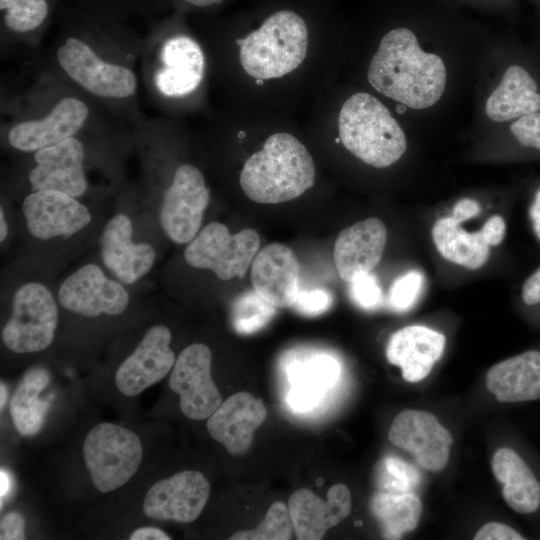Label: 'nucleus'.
<instances>
[{
  "label": "nucleus",
  "instance_id": "f257e3e1",
  "mask_svg": "<svg viewBox=\"0 0 540 540\" xmlns=\"http://www.w3.org/2000/svg\"><path fill=\"white\" fill-rule=\"evenodd\" d=\"M493 37L449 23H405L383 33L366 67L370 87L413 126L433 124L472 90Z\"/></svg>",
  "mask_w": 540,
  "mask_h": 540
},
{
  "label": "nucleus",
  "instance_id": "f03ea898",
  "mask_svg": "<svg viewBox=\"0 0 540 540\" xmlns=\"http://www.w3.org/2000/svg\"><path fill=\"white\" fill-rule=\"evenodd\" d=\"M519 44L492 38L478 63L472 85L471 135L483 134L540 111V74Z\"/></svg>",
  "mask_w": 540,
  "mask_h": 540
},
{
  "label": "nucleus",
  "instance_id": "7ed1b4c3",
  "mask_svg": "<svg viewBox=\"0 0 540 540\" xmlns=\"http://www.w3.org/2000/svg\"><path fill=\"white\" fill-rule=\"evenodd\" d=\"M377 96L357 91L346 98L338 114V137L344 148L362 163L387 169L409 150L406 123Z\"/></svg>",
  "mask_w": 540,
  "mask_h": 540
},
{
  "label": "nucleus",
  "instance_id": "20e7f679",
  "mask_svg": "<svg viewBox=\"0 0 540 540\" xmlns=\"http://www.w3.org/2000/svg\"><path fill=\"white\" fill-rule=\"evenodd\" d=\"M315 181V165L307 148L285 132L269 136L263 148L243 165L240 185L245 195L260 204L293 200Z\"/></svg>",
  "mask_w": 540,
  "mask_h": 540
},
{
  "label": "nucleus",
  "instance_id": "39448f33",
  "mask_svg": "<svg viewBox=\"0 0 540 540\" xmlns=\"http://www.w3.org/2000/svg\"><path fill=\"white\" fill-rule=\"evenodd\" d=\"M240 62L255 79L282 77L295 70L305 59L308 30L295 12L281 10L246 37L237 40Z\"/></svg>",
  "mask_w": 540,
  "mask_h": 540
},
{
  "label": "nucleus",
  "instance_id": "423d86ee",
  "mask_svg": "<svg viewBox=\"0 0 540 540\" xmlns=\"http://www.w3.org/2000/svg\"><path fill=\"white\" fill-rule=\"evenodd\" d=\"M83 456L94 486L102 493L127 483L140 467L143 449L131 430L113 423H100L87 434Z\"/></svg>",
  "mask_w": 540,
  "mask_h": 540
},
{
  "label": "nucleus",
  "instance_id": "0eeeda50",
  "mask_svg": "<svg viewBox=\"0 0 540 540\" xmlns=\"http://www.w3.org/2000/svg\"><path fill=\"white\" fill-rule=\"evenodd\" d=\"M57 324L58 309L49 289L40 283H26L13 296L2 339L12 352H39L52 343Z\"/></svg>",
  "mask_w": 540,
  "mask_h": 540
},
{
  "label": "nucleus",
  "instance_id": "6e6552de",
  "mask_svg": "<svg viewBox=\"0 0 540 540\" xmlns=\"http://www.w3.org/2000/svg\"><path fill=\"white\" fill-rule=\"evenodd\" d=\"M260 247V236L254 229L231 234L222 223L205 226L184 252L186 262L195 268L213 271L221 280L243 278Z\"/></svg>",
  "mask_w": 540,
  "mask_h": 540
},
{
  "label": "nucleus",
  "instance_id": "1a4fd4ad",
  "mask_svg": "<svg viewBox=\"0 0 540 540\" xmlns=\"http://www.w3.org/2000/svg\"><path fill=\"white\" fill-rule=\"evenodd\" d=\"M210 199L201 172L190 164L175 171L160 211V224L175 243H189L198 234Z\"/></svg>",
  "mask_w": 540,
  "mask_h": 540
},
{
  "label": "nucleus",
  "instance_id": "9d476101",
  "mask_svg": "<svg viewBox=\"0 0 540 540\" xmlns=\"http://www.w3.org/2000/svg\"><path fill=\"white\" fill-rule=\"evenodd\" d=\"M212 355L202 343L186 347L178 356L169 378V387L180 397L182 413L192 420L209 418L222 398L211 378Z\"/></svg>",
  "mask_w": 540,
  "mask_h": 540
},
{
  "label": "nucleus",
  "instance_id": "9b49d317",
  "mask_svg": "<svg viewBox=\"0 0 540 540\" xmlns=\"http://www.w3.org/2000/svg\"><path fill=\"white\" fill-rule=\"evenodd\" d=\"M57 59L66 74L88 92L105 98L134 94L137 82L126 67L100 59L84 42L70 37L59 48Z\"/></svg>",
  "mask_w": 540,
  "mask_h": 540
},
{
  "label": "nucleus",
  "instance_id": "f8f14e48",
  "mask_svg": "<svg viewBox=\"0 0 540 540\" xmlns=\"http://www.w3.org/2000/svg\"><path fill=\"white\" fill-rule=\"evenodd\" d=\"M210 483L199 471L186 470L155 482L143 501V512L151 519L189 523L203 511Z\"/></svg>",
  "mask_w": 540,
  "mask_h": 540
},
{
  "label": "nucleus",
  "instance_id": "ddd939ff",
  "mask_svg": "<svg viewBox=\"0 0 540 540\" xmlns=\"http://www.w3.org/2000/svg\"><path fill=\"white\" fill-rule=\"evenodd\" d=\"M388 438L393 445L410 452L420 466L433 472L446 466L453 442L450 432L433 414L419 410L399 413Z\"/></svg>",
  "mask_w": 540,
  "mask_h": 540
},
{
  "label": "nucleus",
  "instance_id": "4468645a",
  "mask_svg": "<svg viewBox=\"0 0 540 540\" xmlns=\"http://www.w3.org/2000/svg\"><path fill=\"white\" fill-rule=\"evenodd\" d=\"M58 299L63 308L86 317L118 315L129 303L126 289L108 279L95 264L84 265L68 276L59 288Z\"/></svg>",
  "mask_w": 540,
  "mask_h": 540
},
{
  "label": "nucleus",
  "instance_id": "2eb2a0df",
  "mask_svg": "<svg viewBox=\"0 0 540 540\" xmlns=\"http://www.w3.org/2000/svg\"><path fill=\"white\" fill-rule=\"evenodd\" d=\"M171 332L164 325L150 327L135 350L115 373L118 390L133 397L162 380L175 364Z\"/></svg>",
  "mask_w": 540,
  "mask_h": 540
},
{
  "label": "nucleus",
  "instance_id": "dca6fc26",
  "mask_svg": "<svg viewBox=\"0 0 540 540\" xmlns=\"http://www.w3.org/2000/svg\"><path fill=\"white\" fill-rule=\"evenodd\" d=\"M22 210L28 231L42 240L69 237L91 221V215L84 205L57 190H38L29 194Z\"/></svg>",
  "mask_w": 540,
  "mask_h": 540
},
{
  "label": "nucleus",
  "instance_id": "f3484780",
  "mask_svg": "<svg viewBox=\"0 0 540 540\" xmlns=\"http://www.w3.org/2000/svg\"><path fill=\"white\" fill-rule=\"evenodd\" d=\"M34 159L36 166L28 178L35 191L57 190L74 198L85 193L84 149L78 139L70 137L37 150Z\"/></svg>",
  "mask_w": 540,
  "mask_h": 540
},
{
  "label": "nucleus",
  "instance_id": "a211bd4d",
  "mask_svg": "<svg viewBox=\"0 0 540 540\" xmlns=\"http://www.w3.org/2000/svg\"><path fill=\"white\" fill-rule=\"evenodd\" d=\"M253 289L277 308L294 305L300 292V265L293 250L270 243L259 251L251 265Z\"/></svg>",
  "mask_w": 540,
  "mask_h": 540
},
{
  "label": "nucleus",
  "instance_id": "6ab92c4d",
  "mask_svg": "<svg viewBox=\"0 0 540 540\" xmlns=\"http://www.w3.org/2000/svg\"><path fill=\"white\" fill-rule=\"evenodd\" d=\"M288 382L286 403L297 413L317 408L326 394L337 383L339 362L323 352L292 357L284 368Z\"/></svg>",
  "mask_w": 540,
  "mask_h": 540
},
{
  "label": "nucleus",
  "instance_id": "aec40b11",
  "mask_svg": "<svg viewBox=\"0 0 540 540\" xmlns=\"http://www.w3.org/2000/svg\"><path fill=\"white\" fill-rule=\"evenodd\" d=\"M288 509L296 538L319 540L350 514V490L344 484L333 485L325 502L311 490L302 488L289 497Z\"/></svg>",
  "mask_w": 540,
  "mask_h": 540
},
{
  "label": "nucleus",
  "instance_id": "412c9836",
  "mask_svg": "<svg viewBox=\"0 0 540 540\" xmlns=\"http://www.w3.org/2000/svg\"><path fill=\"white\" fill-rule=\"evenodd\" d=\"M267 409L261 399L238 392L221 403L208 418L210 436L232 455H241L250 447L255 430L262 425Z\"/></svg>",
  "mask_w": 540,
  "mask_h": 540
},
{
  "label": "nucleus",
  "instance_id": "4be33fe9",
  "mask_svg": "<svg viewBox=\"0 0 540 540\" xmlns=\"http://www.w3.org/2000/svg\"><path fill=\"white\" fill-rule=\"evenodd\" d=\"M386 241L387 229L375 217L343 229L335 241L333 251L339 277L350 282L360 273L371 272L381 260Z\"/></svg>",
  "mask_w": 540,
  "mask_h": 540
},
{
  "label": "nucleus",
  "instance_id": "5701e85b",
  "mask_svg": "<svg viewBox=\"0 0 540 540\" xmlns=\"http://www.w3.org/2000/svg\"><path fill=\"white\" fill-rule=\"evenodd\" d=\"M88 113L87 106L81 100L64 98L45 118L15 125L9 132L8 141L20 151L36 152L73 137L84 125Z\"/></svg>",
  "mask_w": 540,
  "mask_h": 540
},
{
  "label": "nucleus",
  "instance_id": "b1692460",
  "mask_svg": "<svg viewBox=\"0 0 540 540\" xmlns=\"http://www.w3.org/2000/svg\"><path fill=\"white\" fill-rule=\"evenodd\" d=\"M101 257L108 269L125 284H132L150 271L155 260L153 247L132 241V224L124 214L111 218L100 237Z\"/></svg>",
  "mask_w": 540,
  "mask_h": 540
},
{
  "label": "nucleus",
  "instance_id": "393cba45",
  "mask_svg": "<svg viewBox=\"0 0 540 540\" xmlns=\"http://www.w3.org/2000/svg\"><path fill=\"white\" fill-rule=\"evenodd\" d=\"M445 336L422 325L404 327L394 332L386 347L389 363L401 368L407 382H418L432 370L445 347Z\"/></svg>",
  "mask_w": 540,
  "mask_h": 540
},
{
  "label": "nucleus",
  "instance_id": "a878e982",
  "mask_svg": "<svg viewBox=\"0 0 540 540\" xmlns=\"http://www.w3.org/2000/svg\"><path fill=\"white\" fill-rule=\"evenodd\" d=\"M162 67L157 71L155 84L165 96H184L200 84L205 71V59L200 46L191 38L176 36L168 39L161 49Z\"/></svg>",
  "mask_w": 540,
  "mask_h": 540
},
{
  "label": "nucleus",
  "instance_id": "bb28decb",
  "mask_svg": "<svg viewBox=\"0 0 540 540\" xmlns=\"http://www.w3.org/2000/svg\"><path fill=\"white\" fill-rule=\"evenodd\" d=\"M486 385L500 402L540 399V351H526L495 364L487 372Z\"/></svg>",
  "mask_w": 540,
  "mask_h": 540
},
{
  "label": "nucleus",
  "instance_id": "cd10ccee",
  "mask_svg": "<svg viewBox=\"0 0 540 540\" xmlns=\"http://www.w3.org/2000/svg\"><path fill=\"white\" fill-rule=\"evenodd\" d=\"M492 471L502 484L507 504L521 514L532 513L540 505V483L524 462L509 448H500L492 459Z\"/></svg>",
  "mask_w": 540,
  "mask_h": 540
},
{
  "label": "nucleus",
  "instance_id": "c85d7f7f",
  "mask_svg": "<svg viewBox=\"0 0 540 540\" xmlns=\"http://www.w3.org/2000/svg\"><path fill=\"white\" fill-rule=\"evenodd\" d=\"M432 239L442 257L468 269L482 267L489 258L490 246L480 232H467L451 216L436 221Z\"/></svg>",
  "mask_w": 540,
  "mask_h": 540
},
{
  "label": "nucleus",
  "instance_id": "c756f323",
  "mask_svg": "<svg viewBox=\"0 0 540 540\" xmlns=\"http://www.w3.org/2000/svg\"><path fill=\"white\" fill-rule=\"evenodd\" d=\"M49 381L47 370L35 367L27 371L17 385L11 398L10 413L20 434H36L43 426L48 402L39 395Z\"/></svg>",
  "mask_w": 540,
  "mask_h": 540
},
{
  "label": "nucleus",
  "instance_id": "7c9ffc66",
  "mask_svg": "<svg viewBox=\"0 0 540 540\" xmlns=\"http://www.w3.org/2000/svg\"><path fill=\"white\" fill-rule=\"evenodd\" d=\"M370 507L388 539H399L414 530L422 513L421 501L412 492L380 491L373 496Z\"/></svg>",
  "mask_w": 540,
  "mask_h": 540
},
{
  "label": "nucleus",
  "instance_id": "2f4dec72",
  "mask_svg": "<svg viewBox=\"0 0 540 540\" xmlns=\"http://www.w3.org/2000/svg\"><path fill=\"white\" fill-rule=\"evenodd\" d=\"M511 146L540 153V111L492 129L478 140V151L492 152Z\"/></svg>",
  "mask_w": 540,
  "mask_h": 540
},
{
  "label": "nucleus",
  "instance_id": "473e14b6",
  "mask_svg": "<svg viewBox=\"0 0 540 540\" xmlns=\"http://www.w3.org/2000/svg\"><path fill=\"white\" fill-rule=\"evenodd\" d=\"M277 307L254 289L242 293L232 307V325L241 335H250L265 327L276 315Z\"/></svg>",
  "mask_w": 540,
  "mask_h": 540
},
{
  "label": "nucleus",
  "instance_id": "72a5a7b5",
  "mask_svg": "<svg viewBox=\"0 0 540 540\" xmlns=\"http://www.w3.org/2000/svg\"><path fill=\"white\" fill-rule=\"evenodd\" d=\"M4 23L11 31L23 33L36 29L49 12L47 0H0Z\"/></svg>",
  "mask_w": 540,
  "mask_h": 540
},
{
  "label": "nucleus",
  "instance_id": "f704fd0d",
  "mask_svg": "<svg viewBox=\"0 0 540 540\" xmlns=\"http://www.w3.org/2000/svg\"><path fill=\"white\" fill-rule=\"evenodd\" d=\"M293 524L288 506L275 502L268 509L264 520L251 530L233 534L231 540H288L292 536Z\"/></svg>",
  "mask_w": 540,
  "mask_h": 540
},
{
  "label": "nucleus",
  "instance_id": "c9c22d12",
  "mask_svg": "<svg viewBox=\"0 0 540 540\" xmlns=\"http://www.w3.org/2000/svg\"><path fill=\"white\" fill-rule=\"evenodd\" d=\"M420 479L419 471L411 464L395 457L383 460L380 475L382 491L411 492L420 483Z\"/></svg>",
  "mask_w": 540,
  "mask_h": 540
},
{
  "label": "nucleus",
  "instance_id": "e433bc0d",
  "mask_svg": "<svg viewBox=\"0 0 540 540\" xmlns=\"http://www.w3.org/2000/svg\"><path fill=\"white\" fill-rule=\"evenodd\" d=\"M424 284V277L417 270L409 271L398 277L392 284L388 302L397 312L410 309L419 297Z\"/></svg>",
  "mask_w": 540,
  "mask_h": 540
},
{
  "label": "nucleus",
  "instance_id": "4c0bfd02",
  "mask_svg": "<svg viewBox=\"0 0 540 540\" xmlns=\"http://www.w3.org/2000/svg\"><path fill=\"white\" fill-rule=\"evenodd\" d=\"M350 283V296L352 300L363 309H374L382 301V290L371 273H360Z\"/></svg>",
  "mask_w": 540,
  "mask_h": 540
},
{
  "label": "nucleus",
  "instance_id": "58836bf2",
  "mask_svg": "<svg viewBox=\"0 0 540 540\" xmlns=\"http://www.w3.org/2000/svg\"><path fill=\"white\" fill-rule=\"evenodd\" d=\"M332 304L331 295L321 289L300 290L294 303V308L306 316H316L324 313Z\"/></svg>",
  "mask_w": 540,
  "mask_h": 540
},
{
  "label": "nucleus",
  "instance_id": "ea45409f",
  "mask_svg": "<svg viewBox=\"0 0 540 540\" xmlns=\"http://www.w3.org/2000/svg\"><path fill=\"white\" fill-rule=\"evenodd\" d=\"M25 538V520L23 516L16 511L6 513L0 521V539L22 540Z\"/></svg>",
  "mask_w": 540,
  "mask_h": 540
},
{
  "label": "nucleus",
  "instance_id": "a19ab883",
  "mask_svg": "<svg viewBox=\"0 0 540 540\" xmlns=\"http://www.w3.org/2000/svg\"><path fill=\"white\" fill-rule=\"evenodd\" d=\"M475 540H523L524 537L510 526L488 522L474 536Z\"/></svg>",
  "mask_w": 540,
  "mask_h": 540
},
{
  "label": "nucleus",
  "instance_id": "79ce46f5",
  "mask_svg": "<svg viewBox=\"0 0 540 540\" xmlns=\"http://www.w3.org/2000/svg\"><path fill=\"white\" fill-rule=\"evenodd\" d=\"M479 232L489 246L499 245L503 241L506 232L504 218L500 215L490 217Z\"/></svg>",
  "mask_w": 540,
  "mask_h": 540
},
{
  "label": "nucleus",
  "instance_id": "37998d69",
  "mask_svg": "<svg viewBox=\"0 0 540 540\" xmlns=\"http://www.w3.org/2000/svg\"><path fill=\"white\" fill-rule=\"evenodd\" d=\"M481 212V205L479 201L471 197H462L458 199L453 208L451 217L462 223L468 219L477 216Z\"/></svg>",
  "mask_w": 540,
  "mask_h": 540
},
{
  "label": "nucleus",
  "instance_id": "c03bdc74",
  "mask_svg": "<svg viewBox=\"0 0 540 540\" xmlns=\"http://www.w3.org/2000/svg\"><path fill=\"white\" fill-rule=\"evenodd\" d=\"M522 299L529 306L540 303V268L525 280L522 286Z\"/></svg>",
  "mask_w": 540,
  "mask_h": 540
},
{
  "label": "nucleus",
  "instance_id": "a18cd8bd",
  "mask_svg": "<svg viewBox=\"0 0 540 540\" xmlns=\"http://www.w3.org/2000/svg\"><path fill=\"white\" fill-rule=\"evenodd\" d=\"M131 540H170L171 537L157 527H141L130 535Z\"/></svg>",
  "mask_w": 540,
  "mask_h": 540
},
{
  "label": "nucleus",
  "instance_id": "49530a36",
  "mask_svg": "<svg viewBox=\"0 0 540 540\" xmlns=\"http://www.w3.org/2000/svg\"><path fill=\"white\" fill-rule=\"evenodd\" d=\"M529 218L537 238L540 240V187L536 190L529 207Z\"/></svg>",
  "mask_w": 540,
  "mask_h": 540
},
{
  "label": "nucleus",
  "instance_id": "de8ad7c7",
  "mask_svg": "<svg viewBox=\"0 0 540 540\" xmlns=\"http://www.w3.org/2000/svg\"><path fill=\"white\" fill-rule=\"evenodd\" d=\"M0 225H1L0 241L3 242L7 238V234H8V226L4 219L3 208L0 209Z\"/></svg>",
  "mask_w": 540,
  "mask_h": 540
},
{
  "label": "nucleus",
  "instance_id": "09e8293b",
  "mask_svg": "<svg viewBox=\"0 0 540 540\" xmlns=\"http://www.w3.org/2000/svg\"><path fill=\"white\" fill-rule=\"evenodd\" d=\"M183 1H185L186 3L191 4L193 6L206 7V6H210V5L219 3L222 0H183Z\"/></svg>",
  "mask_w": 540,
  "mask_h": 540
},
{
  "label": "nucleus",
  "instance_id": "8fccbe9b",
  "mask_svg": "<svg viewBox=\"0 0 540 540\" xmlns=\"http://www.w3.org/2000/svg\"><path fill=\"white\" fill-rule=\"evenodd\" d=\"M0 395H1V398H0V410L2 411L3 407H4V404L6 402V395H7L6 388H5V385L3 384V382H1V385H0Z\"/></svg>",
  "mask_w": 540,
  "mask_h": 540
},
{
  "label": "nucleus",
  "instance_id": "3c124183",
  "mask_svg": "<svg viewBox=\"0 0 540 540\" xmlns=\"http://www.w3.org/2000/svg\"><path fill=\"white\" fill-rule=\"evenodd\" d=\"M8 483V479L6 478V475L4 474L3 471H1V500L3 499V495H5L6 491H7V486L6 484Z\"/></svg>",
  "mask_w": 540,
  "mask_h": 540
},
{
  "label": "nucleus",
  "instance_id": "603ef678",
  "mask_svg": "<svg viewBox=\"0 0 540 540\" xmlns=\"http://www.w3.org/2000/svg\"><path fill=\"white\" fill-rule=\"evenodd\" d=\"M244 136H245V134L243 133V131H241V132L239 133V138H243Z\"/></svg>",
  "mask_w": 540,
  "mask_h": 540
}]
</instances>
